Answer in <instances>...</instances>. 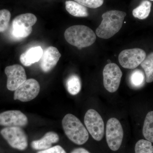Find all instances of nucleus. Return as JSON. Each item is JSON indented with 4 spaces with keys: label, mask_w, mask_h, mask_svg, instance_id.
Returning a JSON list of instances; mask_svg holds the SVG:
<instances>
[{
    "label": "nucleus",
    "mask_w": 153,
    "mask_h": 153,
    "mask_svg": "<svg viewBox=\"0 0 153 153\" xmlns=\"http://www.w3.org/2000/svg\"><path fill=\"white\" fill-rule=\"evenodd\" d=\"M66 41L79 49L89 47L95 42V33L84 25H74L66 29L64 33Z\"/></svg>",
    "instance_id": "nucleus-2"
},
{
    "label": "nucleus",
    "mask_w": 153,
    "mask_h": 153,
    "mask_svg": "<svg viewBox=\"0 0 153 153\" xmlns=\"http://www.w3.org/2000/svg\"><path fill=\"white\" fill-rule=\"evenodd\" d=\"M151 1H153V0H151Z\"/></svg>",
    "instance_id": "nucleus-27"
},
{
    "label": "nucleus",
    "mask_w": 153,
    "mask_h": 153,
    "mask_svg": "<svg viewBox=\"0 0 153 153\" xmlns=\"http://www.w3.org/2000/svg\"><path fill=\"white\" fill-rule=\"evenodd\" d=\"M146 57V52L140 48L125 49L120 53L118 60L121 66L133 69L140 65Z\"/></svg>",
    "instance_id": "nucleus-9"
},
{
    "label": "nucleus",
    "mask_w": 153,
    "mask_h": 153,
    "mask_svg": "<svg viewBox=\"0 0 153 153\" xmlns=\"http://www.w3.org/2000/svg\"><path fill=\"white\" fill-rule=\"evenodd\" d=\"M126 13L119 10H111L102 16V20L96 30V34L99 38L108 39L120 30Z\"/></svg>",
    "instance_id": "nucleus-1"
},
{
    "label": "nucleus",
    "mask_w": 153,
    "mask_h": 153,
    "mask_svg": "<svg viewBox=\"0 0 153 153\" xmlns=\"http://www.w3.org/2000/svg\"><path fill=\"white\" fill-rule=\"evenodd\" d=\"M71 153H90L87 150L83 148H77L72 151Z\"/></svg>",
    "instance_id": "nucleus-26"
},
{
    "label": "nucleus",
    "mask_w": 153,
    "mask_h": 153,
    "mask_svg": "<svg viewBox=\"0 0 153 153\" xmlns=\"http://www.w3.org/2000/svg\"><path fill=\"white\" fill-rule=\"evenodd\" d=\"M37 153H66L62 147L60 146H56L38 152Z\"/></svg>",
    "instance_id": "nucleus-25"
},
{
    "label": "nucleus",
    "mask_w": 153,
    "mask_h": 153,
    "mask_svg": "<svg viewBox=\"0 0 153 153\" xmlns=\"http://www.w3.org/2000/svg\"><path fill=\"white\" fill-rule=\"evenodd\" d=\"M65 5L66 10L72 16L76 17L88 16V11L85 6L72 1H66Z\"/></svg>",
    "instance_id": "nucleus-16"
},
{
    "label": "nucleus",
    "mask_w": 153,
    "mask_h": 153,
    "mask_svg": "<svg viewBox=\"0 0 153 153\" xmlns=\"http://www.w3.org/2000/svg\"><path fill=\"white\" fill-rule=\"evenodd\" d=\"M135 153H153V146L147 140H140L136 144Z\"/></svg>",
    "instance_id": "nucleus-22"
},
{
    "label": "nucleus",
    "mask_w": 153,
    "mask_h": 153,
    "mask_svg": "<svg viewBox=\"0 0 153 153\" xmlns=\"http://www.w3.org/2000/svg\"><path fill=\"white\" fill-rule=\"evenodd\" d=\"M28 123L27 117L19 110H10L0 113V125L10 127H24Z\"/></svg>",
    "instance_id": "nucleus-12"
},
{
    "label": "nucleus",
    "mask_w": 153,
    "mask_h": 153,
    "mask_svg": "<svg viewBox=\"0 0 153 153\" xmlns=\"http://www.w3.org/2000/svg\"><path fill=\"white\" fill-rule=\"evenodd\" d=\"M40 91L39 82L34 79H27L15 91L14 99L29 102L37 97Z\"/></svg>",
    "instance_id": "nucleus-10"
},
{
    "label": "nucleus",
    "mask_w": 153,
    "mask_h": 153,
    "mask_svg": "<svg viewBox=\"0 0 153 153\" xmlns=\"http://www.w3.org/2000/svg\"><path fill=\"white\" fill-rule=\"evenodd\" d=\"M143 133L146 140L153 143V111H150L146 116Z\"/></svg>",
    "instance_id": "nucleus-19"
},
{
    "label": "nucleus",
    "mask_w": 153,
    "mask_h": 153,
    "mask_svg": "<svg viewBox=\"0 0 153 153\" xmlns=\"http://www.w3.org/2000/svg\"><path fill=\"white\" fill-rule=\"evenodd\" d=\"M140 65L145 71L146 82H153V52L146 57Z\"/></svg>",
    "instance_id": "nucleus-20"
},
{
    "label": "nucleus",
    "mask_w": 153,
    "mask_h": 153,
    "mask_svg": "<svg viewBox=\"0 0 153 153\" xmlns=\"http://www.w3.org/2000/svg\"><path fill=\"white\" fill-rule=\"evenodd\" d=\"M1 134L12 147L19 150L27 147V137L21 127H6L1 130Z\"/></svg>",
    "instance_id": "nucleus-7"
},
{
    "label": "nucleus",
    "mask_w": 153,
    "mask_h": 153,
    "mask_svg": "<svg viewBox=\"0 0 153 153\" xmlns=\"http://www.w3.org/2000/svg\"><path fill=\"white\" fill-rule=\"evenodd\" d=\"M74 1L82 5L92 9H96L101 7L104 0H74Z\"/></svg>",
    "instance_id": "nucleus-24"
},
{
    "label": "nucleus",
    "mask_w": 153,
    "mask_h": 153,
    "mask_svg": "<svg viewBox=\"0 0 153 153\" xmlns=\"http://www.w3.org/2000/svg\"><path fill=\"white\" fill-rule=\"evenodd\" d=\"M152 3L147 0H144L138 7L133 10L135 18L141 20L146 19L150 13Z\"/></svg>",
    "instance_id": "nucleus-18"
},
{
    "label": "nucleus",
    "mask_w": 153,
    "mask_h": 153,
    "mask_svg": "<svg viewBox=\"0 0 153 153\" xmlns=\"http://www.w3.org/2000/svg\"><path fill=\"white\" fill-rule=\"evenodd\" d=\"M61 55L56 47H49L43 52L41 59L40 67L44 72H49L58 63Z\"/></svg>",
    "instance_id": "nucleus-13"
},
{
    "label": "nucleus",
    "mask_w": 153,
    "mask_h": 153,
    "mask_svg": "<svg viewBox=\"0 0 153 153\" xmlns=\"http://www.w3.org/2000/svg\"><path fill=\"white\" fill-rule=\"evenodd\" d=\"M43 52L41 47H32L22 53L20 56V61L25 66H31L41 60Z\"/></svg>",
    "instance_id": "nucleus-14"
},
{
    "label": "nucleus",
    "mask_w": 153,
    "mask_h": 153,
    "mask_svg": "<svg viewBox=\"0 0 153 153\" xmlns=\"http://www.w3.org/2000/svg\"><path fill=\"white\" fill-rule=\"evenodd\" d=\"M66 87L69 93L75 95L79 93L81 88V82L78 75L71 74L66 81Z\"/></svg>",
    "instance_id": "nucleus-17"
},
{
    "label": "nucleus",
    "mask_w": 153,
    "mask_h": 153,
    "mask_svg": "<svg viewBox=\"0 0 153 153\" xmlns=\"http://www.w3.org/2000/svg\"><path fill=\"white\" fill-rule=\"evenodd\" d=\"M37 18L32 13L22 14L17 16L12 22V35L17 39H22L30 36L33 31Z\"/></svg>",
    "instance_id": "nucleus-4"
},
{
    "label": "nucleus",
    "mask_w": 153,
    "mask_h": 153,
    "mask_svg": "<svg viewBox=\"0 0 153 153\" xmlns=\"http://www.w3.org/2000/svg\"><path fill=\"white\" fill-rule=\"evenodd\" d=\"M123 73L120 68L114 63H108L103 70V85L111 93L116 92L119 87Z\"/></svg>",
    "instance_id": "nucleus-8"
},
{
    "label": "nucleus",
    "mask_w": 153,
    "mask_h": 153,
    "mask_svg": "<svg viewBox=\"0 0 153 153\" xmlns=\"http://www.w3.org/2000/svg\"><path fill=\"white\" fill-rule=\"evenodd\" d=\"M59 140L57 134L54 132H48L41 139L32 142L31 146L34 149L44 150L51 148L52 144L57 143Z\"/></svg>",
    "instance_id": "nucleus-15"
},
{
    "label": "nucleus",
    "mask_w": 153,
    "mask_h": 153,
    "mask_svg": "<svg viewBox=\"0 0 153 153\" xmlns=\"http://www.w3.org/2000/svg\"><path fill=\"white\" fill-rule=\"evenodd\" d=\"M146 77L143 71L136 69L131 72L129 77L130 83L134 88L142 87L144 84Z\"/></svg>",
    "instance_id": "nucleus-21"
},
{
    "label": "nucleus",
    "mask_w": 153,
    "mask_h": 153,
    "mask_svg": "<svg viewBox=\"0 0 153 153\" xmlns=\"http://www.w3.org/2000/svg\"><path fill=\"white\" fill-rule=\"evenodd\" d=\"M62 123L65 134L72 142L81 145L87 141L89 138L88 131L75 116L70 114L66 115Z\"/></svg>",
    "instance_id": "nucleus-3"
},
{
    "label": "nucleus",
    "mask_w": 153,
    "mask_h": 153,
    "mask_svg": "<svg viewBox=\"0 0 153 153\" xmlns=\"http://www.w3.org/2000/svg\"><path fill=\"white\" fill-rule=\"evenodd\" d=\"M5 73L7 77V88L11 91L16 90L27 79L25 68L19 64L7 66Z\"/></svg>",
    "instance_id": "nucleus-11"
},
{
    "label": "nucleus",
    "mask_w": 153,
    "mask_h": 153,
    "mask_svg": "<svg viewBox=\"0 0 153 153\" xmlns=\"http://www.w3.org/2000/svg\"><path fill=\"white\" fill-rule=\"evenodd\" d=\"M84 123L88 131L96 140H101L104 134V123L101 116L96 111L88 110L84 117Z\"/></svg>",
    "instance_id": "nucleus-5"
},
{
    "label": "nucleus",
    "mask_w": 153,
    "mask_h": 153,
    "mask_svg": "<svg viewBox=\"0 0 153 153\" xmlns=\"http://www.w3.org/2000/svg\"><path fill=\"white\" fill-rule=\"evenodd\" d=\"M123 138V131L119 121L116 118L109 119L107 123L106 138L108 145L112 151L120 148Z\"/></svg>",
    "instance_id": "nucleus-6"
},
{
    "label": "nucleus",
    "mask_w": 153,
    "mask_h": 153,
    "mask_svg": "<svg viewBox=\"0 0 153 153\" xmlns=\"http://www.w3.org/2000/svg\"><path fill=\"white\" fill-rule=\"evenodd\" d=\"M11 13L7 10H0V33L4 32L7 29L11 19Z\"/></svg>",
    "instance_id": "nucleus-23"
}]
</instances>
